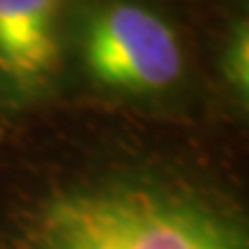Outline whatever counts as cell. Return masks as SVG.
<instances>
[{
	"label": "cell",
	"instance_id": "cell-1",
	"mask_svg": "<svg viewBox=\"0 0 249 249\" xmlns=\"http://www.w3.org/2000/svg\"><path fill=\"white\" fill-rule=\"evenodd\" d=\"M0 249H249V129L81 99L7 118Z\"/></svg>",
	"mask_w": 249,
	"mask_h": 249
},
{
	"label": "cell",
	"instance_id": "cell-2",
	"mask_svg": "<svg viewBox=\"0 0 249 249\" xmlns=\"http://www.w3.org/2000/svg\"><path fill=\"white\" fill-rule=\"evenodd\" d=\"M60 99L229 124L205 67L198 9L173 0H76Z\"/></svg>",
	"mask_w": 249,
	"mask_h": 249
},
{
	"label": "cell",
	"instance_id": "cell-3",
	"mask_svg": "<svg viewBox=\"0 0 249 249\" xmlns=\"http://www.w3.org/2000/svg\"><path fill=\"white\" fill-rule=\"evenodd\" d=\"M76 0H0V123L60 99Z\"/></svg>",
	"mask_w": 249,
	"mask_h": 249
},
{
	"label": "cell",
	"instance_id": "cell-4",
	"mask_svg": "<svg viewBox=\"0 0 249 249\" xmlns=\"http://www.w3.org/2000/svg\"><path fill=\"white\" fill-rule=\"evenodd\" d=\"M196 9L219 113L233 127L249 129V0H214Z\"/></svg>",
	"mask_w": 249,
	"mask_h": 249
},
{
	"label": "cell",
	"instance_id": "cell-5",
	"mask_svg": "<svg viewBox=\"0 0 249 249\" xmlns=\"http://www.w3.org/2000/svg\"><path fill=\"white\" fill-rule=\"evenodd\" d=\"M173 2H180V5H187V7H203V5H210L214 0H173Z\"/></svg>",
	"mask_w": 249,
	"mask_h": 249
}]
</instances>
